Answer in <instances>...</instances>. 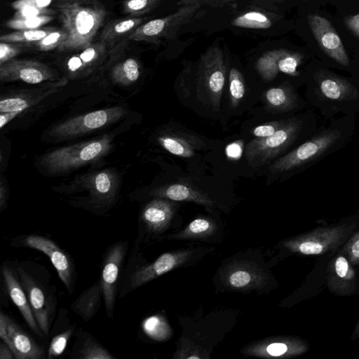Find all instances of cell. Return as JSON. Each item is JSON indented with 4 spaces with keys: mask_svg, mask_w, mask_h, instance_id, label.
<instances>
[{
    "mask_svg": "<svg viewBox=\"0 0 359 359\" xmlns=\"http://www.w3.org/2000/svg\"><path fill=\"white\" fill-rule=\"evenodd\" d=\"M55 7L66 34L60 52L81 51L91 45L107 15L98 0H57Z\"/></svg>",
    "mask_w": 359,
    "mask_h": 359,
    "instance_id": "6da1fadb",
    "label": "cell"
},
{
    "mask_svg": "<svg viewBox=\"0 0 359 359\" xmlns=\"http://www.w3.org/2000/svg\"><path fill=\"white\" fill-rule=\"evenodd\" d=\"M15 267L36 321L44 337H48L57 306L56 290L35 263L21 262Z\"/></svg>",
    "mask_w": 359,
    "mask_h": 359,
    "instance_id": "7a4b0ae2",
    "label": "cell"
},
{
    "mask_svg": "<svg viewBox=\"0 0 359 359\" xmlns=\"http://www.w3.org/2000/svg\"><path fill=\"white\" fill-rule=\"evenodd\" d=\"M111 147V138L99 139L62 147L45 154L41 163L51 173H60L78 168L102 157Z\"/></svg>",
    "mask_w": 359,
    "mask_h": 359,
    "instance_id": "3957f363",
    "label": "cell"
},
{
    "mask_svg": "<svg viewBox=\"0 0 359 359\" xmlns=\"http://www.w3.org/2000/svg\"><path fill=\"white\" fill-rule=\"evenodd\" d=\"M301 127L297 119L285 121L273 135L256 138L246 146L245 154L250 165L258 167L273 160L296 138Z\"/></svg>",
    "mask_w": 359,
    "mask_h": 359,
    "instance_id": "277c9868",
    "label": "cell"
},
{
    "mask_svg": "<svg viewBox=\"0 0 359 359\" xmlns=\"http://www.w3.org/2000/svg\"><path fill=\"white\" fill-rule=\"evenodd\" d=\"M126 112L121 107L88 112L57 124L50 130L49 135L56 140L75 138L118 121Z\"/></svg>",
    "mask_w": 359,
    "mask_h": 359,
    "instance_id": "5b68a950",
    "label": "cell"
},
{
    "mask_svg": "<svg viewBox=\"0 0 359 359\" xmlns=\"http://www.w3.org/2000/svg\"><path fill=\"white\" fill-rule=\"evenodd\" d=\"M201 6L198 4L180 6L170 15L142 23L128 39L157 43L162 39H175L180 27L194 18Z\"/></svg>",
    "mask_w": 359,
    "mask_h": 359,
    "instance_id": "8992f818",
    "label": "cell"
},
{
    "mask_svg": "<svg viewBox=\"0 0 359 359\" xmlns=\"http://www.w3.org/2000/svg\"><path fill=\"white\" fill-rule=\"evenodd\" d=\"M128 243L118 241L105 252L100 276V285L107 316L113 318L114 305L119 286L120 272L126 255Z\"/></svg>",
    "mask_w": 359,
    "mask_h": 359,
    "instance_id": "52a82bcc",
    "label": "cell"
},
{
    "mask_svg": "<svg viewBox=\"0 0 359 359\" xmlns=\"http://www.w3.org/2000/svg\"><path fill=\"white\" fill-rule=\"evenodd\" d=\"M226 73L222 50L216 45L209 46L201 58L200 83L202 90L213 107L219 105Z\"/></svg>",
    "mask_w": 359,
    "mask_h": 359,
    "instance_id": "ba28073f",
    "label": "cell"
},
{
    "mask_svg": "<svg viewBox=\"0 0 359 359\" xmlns=\"http://www.w3.org/2000/svg\"><path fill=\"white\" fill-rule=\"evenodd\" d=\"M340 137L341 132L338 130L325 131L276 160L269 170L271 172H280L299 167L319 156Z\"/></svg>",
    "mask_w": 359,
    "mask_h": 359,
    "instance_id": "9c48e42d",
    "label": "cell"
},
{
    "mask_svg": "<svg viewBox=\"0 0 359 359\" xmlns=\"http://www.w3.org/2000/svg\"><path fill=\"white\" fill-rule=\"evenodd\" d=\"M191 255L190 251H177L161 255L150 264L136 267L121 285L119 297L135 290L157 277L184 264Z\"/></svg>",
    "mask_w": 359,
    "mask_h": 359,
    "instance_id": "30bf717a",
    "label": "cell"
},
{
    "mask_svg": "<svg viewBox=\"0 0 359 359\" xmlns=\"http://www.w3.org/2000/svg\"><path fill=\"white\" fill-rule=\"evenodd\" d=\"M0 338L12 350L15 359H43L45 352L12 318L0 312Z\"/></svg>",
    "mask_w": 359,
    "mask_h": 359,
    "instance_id": "8fae6325",
    "label": "cell"
},
{
    "mask_svg": "<svg viewBox=\"0 0 359 359\" xmlns=\"http://www.w3.org/2000/svg\"><path fill=\"white\" fill-rule=\"evenodd\" d=\"M24 245L46 254L50 259L57 274L69 294L74 290L76 271L69 255L54 241L38 235H29L24 239Z\"/></svg>",
    "mask_w": 359,
    "mask_h": 359,
    "instance_id": "7c38bea8",
    "label": "cell"
},
{
    "mask_svg": "<svg viewBox=\"0 0 359 359\" xmlns=\"http://www.w3.org/2000/svg\"><path fill=\"white\" fill-rule=\"evenodd\" d=\"M308 24L320 48L341 65L348 67L349 58L344 43L331 22L317 14L307 17Z\"/></svg>",
    "mask_w": 359,
    "mask_h": 359,
    "instance_id": "4fadbf2b",
    "label": "cell"
},
{
    "mask_svg": "<svg viewBox=\"0 0 359 359\" xmlns=\"http://www.w3.org/2000/svg\"><path fill=\"white\" fill-rule=\"evenodd\" d=\"M304 55L285 48L273 49L264 53L257 60L255 69L265 81L273 79L278 73L297 76V67Z\"/></svg>",
    "mask_w": 359,
    "mask_h": 359,
    "instance_id": "5bb4252c",
    "label": "cell"
},
{
    "mask_svg": "<svg viewBox=\"0 0 359 359\" xmlns=\"http://www.w3.org/2000/svg\"><path fill=\"white\" fill-rule=\"evenodd\" d=\"M55 78L51 68L35 60L13 58L0 65V80L2 82L23 81L36 84Z\"/></svg>",
    "mask_w": 359,
    "mask_h": 359,
    "instance_id": "9a60e30c",
    "label": "cell"
},
{
    "mask_svg": "<svg viewBox=\"0 0 359 359\" xmlns=\"http://www.w3.org/2000/svg\"><path fill=\"white\" fill-rule=\"evenodd\" d=\"M1 274L6 290L26 323L36 334L41 337H44L36 321L16 267L8 262L3 263Z\"/></svg>",
    "mask_w": 359,
    "mask_h": 359,
    "instance_id": "2e32d148",
    "label": "cell"
},
{
    "mask_svg": "<svg viewBox=\"0 0 359 359\" xmlns=\"http://www.w3.org/2000/svg\"><path fill=\"white\" fill-rule=\"evenodd\" d=\"M107 46L100 41L72 55L65 63L68 76L73 79L90 74L103 60Z\"/></svg>",
    "mask_w": 359,
    "mask_h": 359,
    "instance_id": "e0dca14e",
    "label": "cell"
},
{
    "mask_svg": "<svg viewBox=\"0 0 359 359\" xmlns=\"http://www.w3.org/2000/svg\"><path fill=\"white\" fill-rule=\"evenodd\" d=\"M175 210V204L169 201L157 198L150 201L143 208L140 221L146 231L158 233L168 226Z\"/></svg>",
    "mask_w": 359,
    "mask_h": 359,
    "instance_id": "ac0fdd59",
    "label": "cell"
},
{
    "mask_svg": "<svg viewBox=\"0 0 359 359\" xmlns=\"http://www.w3.org/2000/svg\"><path fill=\"white\" fill-rule=\"evenodd\" d=\"M90 189L91 202L100 207H108L114 201L116 185L115 177L109 171H100L90 177L86 185Z\"/></svg>",
    "mask_w": 359,
    "mask_h": 359,
    "instance_id": "d6986e66",
    "label": "cell"
},
{
    "mask_svg": "<svg viewBox=\"0 0 359 359\" xmlns=\"http://www.w3.org/2000/svg\"><path fill=\"white\" fill-rule=\"evenodd\" d=\"M102 292L98 280L84 290L70 306L71 309L84 321H89L101 306Z\"/></svg>",
    "mask_w": 359,
    "mask_h": 359,
    "instance_id": "ffe728a7",
    "label": "cell"
},
{
    "mask_svg": "<svg viewBox=\"0 0 359 359\" xmlns=\"http://www.w3.org/2000/svg\"><path fill=\"white\" fill-rule=\"evenodd\" d=\"M143 22L144 18L140 17H129L111 21L102 31L100 41L107 46H112L121 39H128Z\"/></svg>",
    "mask_w": 359,
    "mask_h": 359,
    "instance_id": "44dd1931",
    "label": "cell"
},
{
    "mask_svg": "<svg viewBox=\"0 0 359 359\" xmlns=\"http://www.w3.org/2000/svg\"><path fill=\"white\" fill-rule=\"evenodd\" d=\"M76 341L72 356L79 359H116L95 337L81 332Z\"/></svg>",
    "mask_w": 359,
    "mask_h": 359,
    "instance_id": "7402d4cb",
    "label": "cell"
},
{
    "mask_svg": "<svg viewBox=\"0 0 359 359\" xmlns=\"http://www.w3.org/2000/svg\"><path fill=\"white\" fill-rule=\"evenodd\" d=\"M320 89L327 98L334 100H344L352 97L355 89L347 81L334 76H327L320 80Z\"/></svg>",
    "mask_w": 359,
    "mask_h": 359,
    "instance_id": "603a6c76",
    "label": "cell"
},
{
    "mask_svg": "<svg viewBox=\"0 0 359 359\" xmlns=\"http://www.w3.org/2000/svg\"><path fill=\"white\" fill-rule=\"evenodd\" d=\"M156 195L172 201H194L205 205L211 204V201L206 197L181 184L168 185L158 191Z\"/></svg>",
    "mask_w": 359,
    "mask_h": 359,
    "instance_id": "cb8c5ba5",
    "label": "cell"
},
{
    "mask_svg": "<svg viewBox=\"0 0 359 359\" xmlns=\"http://www.w3.org/2000/svg\"><path fill=\"white\" fill-rule=\"evenodd\" d=\"M140 74V66L134 58H128L116 65L111 71V79L115 83L128 86L136 81Z\"/></svg>",
    "mask_w": 359,
    "mask_h": 359,
    "instance_id": "d4e9b609",
    "label": "cell"
},
{
    "mask_svg": "<svg viewBox=\"0 0 359 359\" xmlns=\"http://www.w3.org/2000/svg\"><path fill=\"white\" fill-rule=\"evenodd\" d=\"M264 100L269 109L283 111L292 107L294 97L289 88L275 87L265 92Z\"/></svg>",
    "mask_w": 359,
    "mask_h": 359,
    "instance_id": "484cf974",
    "label": "cell"
},
{
    "mask_svg": "<svg viewBox=\"0 0 359 359\" xmlns=\"http://www.w3.org/2000/svg\"><path fill=\"white\" fill-rule=\"evenodd\" d=\"M55 27H41L34 29L18 30L14 32L2 34L0 42L6 43H29L38 41L51 32L55 31Z\"/></svg>",
    "mask_w": 359,
    "mask_h": 359,
    "instance_id": "4316f807",
    "label": "cell"
},
{
    "mask_svg": "<svg viewBox=\"0 0 359 359\" xmlns=\"http://www.w3.org/2000/svg\"><path fill=\"white\" fill-rule=\"evenodd\" d=\"M231 25L234 27L264 29L271 27V20L264 13L257 11H251L244 13L231 21Z\"/></svg>",
    "mask_w": 359,
    "mask_h": 359,
    "instance_id": "83f0119b",
    "label": "cell"
},
{
    "mask_svg": "<svg viewBox=\"0 0 359 359\" xmlns=\"http://www.w3.org/2000/svg\"><path fill=\"white\" fill-rule=\"evenodd\" d=\"M53 15H41L29 18L13 17L6 21L5 25L8 28L16 30L34 29L41 28L53 20Z\"/></svg>",
    "mask_w": 359,
    "mask_h": 359,
    "instance_id": "f1b7e54d",
    "label": "cell"
},
{
    "mask_svg": "<svg viewBox=\"0 0 359 359\" xmlns=\"http://www.w3.org/2000/svg\"><path fill=\"white\" fill-rule=\"evenodd\" d=\"M142 329L148 337L158 341L165 339L168 332L165 320L158 316H151L144 319Z\"/></svg>",
    "mask_w": 359,
    "mask_h": 359,
    "instance_id": "f546056e",
    "label": "cell"
},
{
    "mask_svg": "<svg viewBox=\"0 0 359 359\" xmlns=\"http://www.w3.org/2000/svg\"><path fill=\"white\" fill-rule=\"evenodd\" d=\"M229 90L231 105L236 107L245 93L244 79L241 72L235 67L230 69L229 74Z\"/></svg>",
    "mask_w": 359,
    "mask_h": 359,
    "instance_id": "4dcf8cb0",
    "label": "cell"
},
{
    "mask_svg": "<svg viewBox=\"0 0 359 359\" xmlns=\"http://www.w3.org/2000/svg\"><path fill=\"white\" fill-rule=\"evenodd\" d=\"M158 142L165 149L174 155L189 158L194 154L193 148L177 137L166 135L159 137Z\"/></svg>",
    "mask_w": 359,
    "mask_h": 359,
    "instance_id": "1f68e13d",
    "label": "cell"
},
{
    "mask_svg": "<svg viewBox=\"0 0 359 359\" xmlns=\"http://www.w3.org/2000/svg\"><path fill=\"white\" fill-rule=\"evenodd\" d=\"M46 95H39L36 97H24L20 96L7 97L0 101V112L20 111L29 107L34 103L37 102Z\"/></svg>",
    "mask_w": 359,
    "mask_h": 359,
    "instance_id": "d6a6232c",
    "label": "cell"
},
{
    "mask_svg": "<svg viewBox=\"0 0 359 359\" xmlns=\"http://www.w3.org/2000/svg\"><path fill=\"white\" fill-rule=\"evenodd\" d=\"M163 0H126L123 3L124 13L139 17L155 9Z\"/></svg>",
    "mask_w": 359,
    "mask_h": 359,
    "instance_id": "836d02e7",
    "label": "cell"
},
{
    "mask_svg": "<svg viewBox=\"0 0 359 359\" xmlns=\"http://www.w3.org/2000/svg\"><path fill=\"white\" fill-rule=\"evenodd\" d=\"M214 229V224L205 218L193 220L180 234L183 238H199L208 235Z\"/></svg>",
    "mask_w": 359,
    "mask_h": 359,
    "instance_id": "e575fe53",
    "label": "cell"
},
{
    "mask_svg": "<svg viewBox=\"0 0 359 359\" xmlns=\"http://www.w3.org/2000/svg\"><path fill=\"white\" fill-rule=\"evenodd\" d=\"M65 39L66 34L61 28L57 29L42 39L31 44L34 45L39 50L48 51L54 49L58 50Z\"/></svg>",
    "mask_w": 359,
    "mask_h": 359,
    "instance_id": "d590c367",
    "label": "cell"
},
{
    "mask_svg": "<svg viewBox=\"0 0 359 359\" xmlns=\"http://www.w3.org/2000/svg\"><path fill=\"white\" fill-rule=\"evenodd\" d=\"M74 331V327H69L52 339L48 350V359L56 358L64 352Z\"/></svg>",
    "mask_w": 359,
    "mask_h": 359,
    "instance_id": "8d00e7d4",
    "label": "cell"
},
{
    "mask_svg": "<svg viewBox=\"0 0 359 359\" xmlns=\"http://www.w3.org/2000/svg\"><path fill=\"white\" fill-rule=\"evenodd\" d=\"M285 121H275L258 126L252 130V134L257 138H265L273 135L279 128H280Z\"/></svg>",
    "mask_w": 359,
    "mask_h": 359,
    "instance_id": "74e56055",
    "label": "cell"
},
{
    "mask_svg": "<svg viewBox=\"0 0 359 359\" xmlns=\"http://www.w3.org/2000/svg\"><path fill=\"white\" fill-rule=\"evenodd\" d=\"M253 278L252 274L245 270H236L229 277V284L234 287H243L250 285Z\"/></svg>",
    "mask_w": 359,
    "mask_h": 359,
    "instance_id": "f35d334b",
    "label": "cell"
},
{
    "mask_svg": "<svg viewBox=\"0 0 359 359\" xmlns=\"http://www.w3.org/2000/svg\"><path fill=\"white\" fill-rule=\"evenodd\" d=\"M22 47L13 43L0 42V65L13 59L20 53Z\"/></svg>",
    "mask_w": 359,
    "mask_h": 359,
    "instance_id": "ab89813d",
    "label": "cell"
},
{
    "mask_svg": "<svg viewBox=\"0 0 359 359\" xmlns=\"http://www.w3.org/2000/svg\"><path fill=\"white\" fill-rule=\"evenodd\" d=\"M54 0H16L11 6L16 11L25 8H47Z\"/></svg>",
    "mask_w": 359,
    "mask_h": 359,
    "instance_id": "60d3db41",
    "label": "cell"
},
{
    "mask_svg": "<svg viewBox=\"0 0 359 359\" xmlns=\"http://www.w3.org/2000/svg\"><path fill=\"white\" fill-rule=\"evenodd\" d=\"M237 0H179L177 5L180 6H189L195 4L203 6L208 5L214 8H220L231 4Z\"/></svg>",
    "mask_w": 359,
    "mask_h": 359,
    "instance_id": "b9f144b4",
    "label": "cell"
},
{
    "mask_svg": "<svg viewBox=\"0 0 359 359\" xmlns=\"http://www.w3.org/2000/svg\"><path fill=\"white\" fill-rule=\"evenodd\" d=\"M55 12L49 8H25L16 11L13 17L15 18H29L41 15H53Z\"/></svg>",
    "mask_w": 359,
    "mask_h": 359,
    "instance_id": "7bdbcfd3",
    "label": "cell"
},
{
    "mask_svg": "<svg viewBox=\"0 0 359 359\" xmlns=\"http://www.w3.org/2000/svg\"><path fill=\"white\" fill-rule=\"evenodd\" d=\"M287 351V346L285 344L281 342H274L265 346L264 352L271 356H280L285 353Z\"/></svg>",
    "mask_w": 359,
    "mask_h": 359,
    "instance_id": "ee69618b",
    "label": "cell"
},
{
    "mask_svg": "<svg viewBox=\"0 0 359 359\" xmlns=\"http://www.w3.org/2000/svg\"><path fill=\"white\" fill-rule=\"evenodd\" d=\"M299 250L305 255H316L322 252L323 246L318 243L306 241L299 245Z\"/></svg>",
    "mask_w": 359,
    "mask_h": 359,
    "instance_id": "f6af8a7d",
    "label": "cell"
},
{
    "mask_svg": "<svg viewBox=\"0 0 359 359\" xmlns=\"http://www.w3.org/2000/svg\"><path fill=\"white\" fill-rule=\"evenodd\" d=\"M344 23L347 29L359 38V13L346 17Z\"/></svg>",
    "mask_w": 359,
    "mask_h": 359,
    "instance_id": "bcb514c9",
    "label": "cell"
},
{
    "mask_svg": "<svg viewBox=\"0 0 359 359\" xmlns=\"http://www.w3.org/2000/svg\"><path fill=\"white\" fill-rule=\"evenodd\" d=\"M335 270L339 277H345L348 270V264L343 257L337 258L335 262Z\"/></svg>",
    "mask_w": 359,
    "mask_h": 359,
    "instance_id": "7dc6e473",
    "label": "cell"
},
{
    "mask_svg": "<svg viewBox=\"0 0 359 359\" xmlns=\"http://www.w3.org/2000/svg\"><path fill=\"white\" fill-rule=\"evenodd\" d=\"M0 359H15L12 350L3 340L0 342Z\"/></svg>",
    "mask_w": 359,
    "mask_h": 359,
    "instance_id": "c3c4849f",
    "label": "cell"
},
{
    "mask_svg": "<svg viewBox=\"0 0 359 359\" xmlns=\"http://www.w3.org/2000/svg\"><path fill=\"white\" fill-rule=\"evenodd\" d=\"M20 111H9L0 114V128H2L10 121L20 114Z\"/></svg>",
    "mask_w": 359,
    "mask_h": 359,
    "instance_id": "681fc988",
    "label": "cell"
},
{
    "mask_svg": "<svg viewBox=\"0 0 359 359\" xmlns=\"http://www.w3.org/2000/svg\"><path fill=\"white\" fill-rule=\"evenodd\" d=\"M241 151L240 144L236 142L230 144L226 150L227 155L231 158H238L241 154Z\"/></svg>",
    "mask_w": 359,
    "mask_h": 359,
    "instance_id": "f907efd6",
    "label": "cell"
},
{
    "mask_svg": "<svg viewBox=\"0 0 359 359\" xmlns=\"http://www.w3.org/2000/svg\"><path fill=\"white\" fill-rule=\"evenodd\" d=\"M352 254L355 257H359V240L355 241L351 248Z\"/></svg>",
    "mask_w": 359,
    "mask_h": 359,
    "instance_id": "816d5d0a",
    "label": "cell"
},
{
    "mask_svg": "<svg viewBox=\"0 0 359 359\" xmlns=\"http://www.w3.org/2000/svg\"><path fill=\"white\" fill-rule=\"evenodd\" d=\"M276 1H280V0H276Z\"/></svg>",
    "mask_w": 359,
    "mask_h": 359,
    "instance_id": "f5cc1de1",
    "label": "cell"
}]
</instances>
